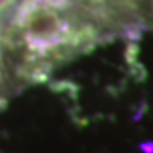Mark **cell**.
<instances>
[{
	"label": "cell",
	"instance_id": "6da1fadb",
	"mask_svg": "<svg viewBox=\"0 0 153 153\" xmlns=\"http://www.w3.org/2000/svg\"><path fill=\"white\" fill-rule=\"evenodd\" d=\"M94 26L63 0L24 2L0 39V57H7L19 78L33 79L91 45Z\"/></svg>",
	"mask_w": 153,
	"mask_h": 153
},
{
	"label": "cell",
	"instance_id": "7a4b0ae2",
	"mask_svg": "<svg viewBox=\"0 0 153 153\" xmlns=\"http://www.w3.org/2000/svg\"><path fill=\"white\" fill-rule=\"evenodd\" d=\"M0 68H2V63H0Z\"/></svg>",
	"mask_w": 153,
	"mask_h": 153
}]
</instances>
